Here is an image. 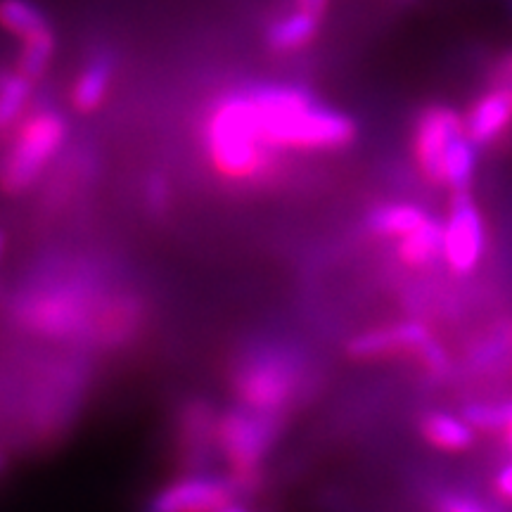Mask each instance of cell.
I'll return each mask as SVG.
<instances>
[{
	"mask_svg": "<svg viewBox=\"0 0 512 512\" xmlns=\"http://www.w3.org/2000/svg\"><path fill=\"white\" fill-rule=\"evenodd\" d=\"M465 136L477 147H489L512 131V88L486 83L463 117Z\"/></svg>",
	"mask_w": 512,
	"mask_h": 512,
	"instance_id": "4fadbf2b",
	"label": "cell"
},
{
	"mask_svg": "<svg viewBox=\"0 0 512 512\" xmlns=\"http://www.w3.org/2000/svg\"><path fill=\"white\" fill-rule=\"evenodd\" d=\"M110 290L112 285L93 266L41 268L10 297V323L38 342L86 351L95 316Z\"/></svg>",
	"mask_w": 512,
	"mask_h": 512,
	"instance_id": "6da1fadb",
	"label": "cell"
},
{
	"mask_svg": "<svg viewBox=\"0 0 512 512\" xmlns=\"http://www.w3.org/2000/svg\"><path fill=\"white\" fill-rule=\"evenodd\" d=\"M72 124L57 107H31L15 131L5 140L0 155V192L5 197H22L38 188L50 166L67 150Z\"/></svg>",
	"mask_w": 512,
	"mask_h": 512,
	"instance_id": "277c9868",
	"label": "cell"
},
{
	"mask_svg": "<svg viewBox=\"0 0 512 512\" xmlns=\"http://www.w3.org/2000/svg\"><path fill=\"white\" fill-rule=\"evenodd\" d=\"M36 83L19 72L17 67L0 72V140H8L19 121L24 119L34 98Z\"/></svg>",
	"mask_w": 512,
	"mask_h": 512,
	"instance_id": "ffe728a7",
	"label": "cell"
},
{
	"mask_svg": "<svg viewBox=\"0 0 512 512\" xmlns=\"http://www.w3.org/2000/svg\"><path fill=\"white\" fill-rule=\"evenodd\" d=\"M494 484H496L498 494H501L503 498H508V501H512V463H508L498 470Z\"/></svg>",
	"mask_w": 512,
	"mask_h": 512,
	"instance_id": "4316f807",
	"label": "cell"
},
{
	"mask_svg": "<svg viewBox=\"0 0 512 512\" xmlns=\"http://www.w3.org/2000/svg\"><path fill=\"white\" fill-rule=\"evenodd\" d=\"M285 418L268 415L242 403L221 408L216 425V456L228 467V477L240 494L259 489L266 475V463L283 439Z\"/></svg>",
	"mask_w": 512,
	"mask_h": 512,
	"instance_id": "8992f818",
	"label": "cell"
},
{
	"mask_svg": "<svg viewBox=\"0 0 512 512\" xmlns=\"http://www.w3.org/2000/svg\"><path fill=\"white\" fill-rule=\"evenodd\" d=\"M432 339V332L420 320H406V323L384 325V328H370L354 335L347 342L349 358L354 361H384V358L413 356L418 358L420 349Z\"/></svg>",
	"mask_w": 512,
	"mask_h": 512,
	"instance_id": "7c38bea8",
	"label": "cell"
},
{
	"mask_svg": "<svg viewBox=\"0 0 512 512\" xmlns=\"http://www.w3.org/2000/svg\"><path fill=\"white\" fill-rule=\"evenodd\" d=\"M432 216L427 214L420 204L413 202H382L368 211L366 228L380 238L399 240L403 235L413 233L422 223L430 221Z\"/></svg>",
	"mask_w": 512,
	"mask_h": 512,
	"instance_id": "ac0fdd59",
	"label": "cell"
},
{
	"mask_svg": "<svg viewBox=\"0 0 512 512\" xmlns=\"http://www.w3.org/2000/svg\"><path fill=\"white\" fill-rule=\"evenodd\" d=\"M437 512H486V508L472 496L444 494L437 501Z\"/></svg>",
	"mask_w": 512,
	"mask_h": 512,
	"instance_id": "d4e9b609",
	"label": "cell"
},
{
	"mask_svg": "<svg viewBox=\"0 0 512 512\" xmlns=\"http://www.w3.org/2000/svg\"><path fill=\"white\" fill-rule=\"evenodd\" d=\"M202 145L216 176L233 185H264L283 169V157L261 136L249 88L211 102L202 124Z\"/></svg>",
	"mask_w": 512,
	"mask_h": 512,
	"instance_id": "7a4b0ae2",
	"label": "cell"
},
{
	"mask_svg": "<svg viewBox=\"0 0 512 512\" xmlns=\"http://www.w3.org/2000/svg\"><path fill=\"white\" fill-rule=\"evenodd\" d=\"M5 254H8V233H5V228L0 226V271H3Z\"/></svg>",
	"mask_w": 512,
	"mask_h": 512,
	"instance_id": "f1b7e54d",
	"label": "cell"
},
{
	"mask_svg": "<svg viewBox=\"0 0 512 512\" xmlns=\"http://www.w3.org/2000/svg\"><path fill=\"white\" fill-rule=\"evenodd\" d=\"M309 366L299 349L285 342H256L228 366V389L235 403L290 420L309 389Z\"/></svg>",
	"mask_w": 512,
	"mask_h": 512,
	"instance_id": "3957f363",
	"label": "cell"
},
{
	"mask_svg": "<svg viewBox=\"0 0 512 512\" xmlns=\"http://www.w3.org/2000/svg\"><path fill=\"white\" fill-rule=\"evenodd\" d=\"M221 408L204 396L183 401L174 418V456L183 472H204L216 456V425Z\"/></svg>",
	"mask_w": 512,
	"mask_h": 512,
	"instance_id": "30bf717a",
	"label": "cell"
},
{
	"mask_svg": "<svg viewBox=\"0 0 512 512\" xmlns=\"http://www.w3.org/2000/svg\"><path fill=\"white\" fill-rule=\"evenodd\" d=\"M463 117L453 107L432 102L415 117L411 152L425 183L444 188V159L453 140L463 136Z\"/></svg>",
	"mask_w": 512,
	"mask_h": 512,
	"instance_id": "ba28073f",
	"label": "cell"
},
{
	"mask_svg": "<svg viewBox=\"0 0 512 512\" xmlns=\"http://www.w3.org/2000/svg\"><path fill=\"white\" fill-rule=\"evenodd\" d=\"M328 3L330 0H294V8L313 12V15L323 17L325 10H328Z\"/></svg>",
	"mask_w": 512,
	"mask_h": 512,
	"instance_id": "83f0119b",
	"label": "cell"
},
{
	"mask_svg": "<svg viewBox=\"0 0 512 512\" xmlns=\"http://www.w3.org/2000/svg\"><path fill=\"white\" fill-rule=\"evenodd\" d=\"M62 159L50 166L48 188L43 192V209L60 211L91 181L95 162L91 150H64Z\"/></svg>",
	"mask_w": 512,
	"mask_h": 512,
	"instance_id": "9a60e30c",
	"label": "cell"
},
{
	"mask_svg": "<svg viewBox=\"0 0 512 512\" xmlns=\"http://www.w3.org/2000/svg\"><path fill=\"white\" fill-rule=\"evenodd\" d=\"M259 124L266 143L280 155L339 152L358 138L356 121L347 112L318 102L313 93L273 107Z\"/></svg>",
	"mask_w": 512,
	"mask_h": 512,
	"instance_id": "5b68a950",
	"label": "cell"
},
{
	"mask_svg": "<svg viewBox=\"0 0 512 512\" xmlns=\"http://www.w3.org/2000/svg\"><path fill=\"white\" fill-rule=\"evenodd\" d=\"M55 50H57V38L53 29L43 31V34L38 36H31L27 41H22V50H19L15 67L24 76H29L34 83L41 81L43 76L48 74L50 64L55 60Z\"/></svg>",
	"mask_w": 512,
	"mask_h": 512,
	"instance_id": "603a6c76",
	"label": "cell"
},
{
	"mask_svg": "<svg viewBox=\"0 0 512 512\" xmlns=\"http://www.w3.org/2000/svg\"><path fill=\"white\" fill-rule=\"evenodd\" d=\"M0 29L22 43L53 27H50L46 12L31 0H0Z\"/></svg>",
	"mask_w": 512,
	"mask_h": 512,
	"instance_id": "44dd1931",
	"label": "cell"
},
{
	"mask_svg": "<svg viewBox=\"0 0 512 512\" xmlns=\"http://www.w3.org/2000/svg\"><path fill=\"white\" fill-rule=\"evenodd\" d=\"M323 17L294 8L290 15L275 19L266 29V46L275 55H292L309 48L320 34Z\"/></svg>",
	"mask_w": 512,
	"mask_h": 512,
	"instance_id": "2e32d148",
	"label": "cell"
},
{
	"mask_svg": "<svg viewBox=\"0 0 512 512\" xmlns=\"http://www.w3.org/2000/svg\"><path fill=\"white\" fill-rule=\"evenodd\" d=\"M484 254V221L472 192H451V209L444 221L441 259L453 273H472Z\"/></svg>",
	"mask_w": 512,
	"mask_h": 512,
	"instance_id": "8fae6325",
	"label": "cell"
},
{
	"mask_svg": "<svg viewBox=\"0 0 512 512\" xmlns=\"http://www.w3.org/2000/svg\"><path fill=\"white\" fill-rule=\"evenodd\" d=\"M463 418L475 432H503L510 418V403H467L463 408Z\"/></svg>",
	"mask_w": 512,
	"mask_h": 512,
	"instance_id": "cb8c5ba5",
	"label": "cell"
},
{
	"mask_svg": "<svg viewBox=\"0 0 512 512\" xmlns=\"http://www.w3.org/2000/svg\"><path fill=\"white\" fill-rule=\"evenodd\" d=\"M486 83H491V86L512 88V48L503 50V53L496 57L489 69V79H486Z\"/></svg>",
	"mask_w": 512,
	"mask_h": 512,
	"instance_id": "484cf974",
	"label": "cell"
},
{
	"mask_svg": "<svg viewBox=\"0 0 512 512\" xmlns=\"http://www.w3.org/2000/svg\"><path fill=\"white\" fill-rule=\"evenodd\" d=\"M501 434H503L505 446H508V451L512 453V403H510V418H508V425H505V430H503Z\"/></svg>",
	"mask_w": 512,
	"mask_h": 512,
	"instance_id": "f546056e",
	"label": "cell"
},
{
	"mask_svg": "<svg viewBox=\"0 0 512 512\" xmlns=\"http://www.w3.org/2000/svg\"><path fill=\"white\" fill-rule=\"evenodd\" d=\"M238 498V486L228 475L183 472L152 494L145 512H216Z\"/></svg>",
	"mask_w": 512,
	"mask_h": 512,
	"instance_id": "9c48e42d",
	"label": "cell"
},
{
	"mask_svg": "<svg viewBox=\"0 0 512 512\" xmlns=\"http://www.w3.org/2000/svg\"><path fill=\"white\" fill-rule=\"evenodd\" d=\"M477 150L479 147L465 133L453 140L444 159V188L451 192L472 190L477 171Z\"/></svg>",
	"mask_w": 512,
	"mask_h": 512,
	"instance_id": "7402d4cb",
	"label": "cell"
},
{
	"mask_svg": "<svg viewBox=\"0 0 512 512\" xmlns=\"http://www.w3.org/2000/svg\"><path fill=\"white\" fill-rule=\"evenodd\" d=\"M420 437L427 444L446 453H463L475 446V430L467 425L463 415H451L446 411H427L418 420Z\"/></svg>",
	"mask_w": 512,
	"mask_h": 512,
	"instance_id": "e0dca14e",
	"label": "cell"
},
{
	"mask_svg": "<svg viewBox=\"0 0 512 512\" xmlns=\"http://www.w3.org/2000/svg\"><path fill=\"white\" fill-rule=\"evenodd\" d=\"M444 254V221L432 219L396 242V259L406 268H427Z\"/></svg>",
	"mask_w": 512,
	"mask_h": 512,
	"instance_id": "d6986e66",
	"label": "cell"
},
{
	"mask_svg": "<svg viewBox=\"0 0 512 512\" xmlns=\"http://www.w3.org/2000/svg\"><path fill=\"white\" fill-rule=\"evenodd\" d=\"M216 512H252V510H249L247 505H242V503H240V498H238V501H233V503L223 505V508H219Z\"/></svg>",
	"mask_w": 512,
	"mask_h": 512,
	"instance_id": "4dcf8cb0",
	"label": "cell"
},
{
	"mask_svg": "<svg viewBox=\"0 0 512 512\" xmlns=\"http://www.w3.org/2000/svg\"><path fill=\"white\" fill-rule=\"evenodd\" d=\"M114 72H117V64L110 50H98L93 57H88L69 88V105L74 114L93 117L95 112H100V107L110 98Z\"/></svg>",
	"mask_w": 512,
	"mask_h": 512,
	"instance_id": "5bb4252c",
	"label": "cell"
},
{
	"mask_svg": "<svg viewBox=\"0 0 512 512\" xmlns=\"http://www.w3.org/2000/svg\"><path fill=\"white\" fill-rule=\"evenodd\" d=\"M147 318H150V309L143 294L131 287L112 285L95 316L86 354L107 356L133 347L147 328Z\"/></svg>",
	"mask_w": 512,
	"mask_h": 512,
	"instance_id": "52a82bcc",
	"label": "cell"
}]
</instances>
